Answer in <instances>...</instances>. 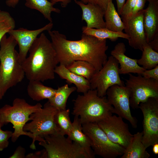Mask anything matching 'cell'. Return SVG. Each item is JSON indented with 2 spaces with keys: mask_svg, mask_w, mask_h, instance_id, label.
<instances>
[{
  "mask_svg": "<svg viewBox=\"0 0 158 158\" xmlns=\"http://www.w3.org/2000/svg\"><path fill=\"white\" fill-rule=\"evenodd\" d=\"M48 32L59 64L66 66L74 61H84L92 64L97 72L107 60V40L83 33L80 40H70L58 31Z\"/></svg>",
  "mask_w": 158,
  "mask_h": 158,
  "instance_id": "6da1fadb",
  "label": "cell"
},
{
  "mask_svg": "<svg viewBox=\"0 0 158 158\" xmlns=\"http://www.w3.org/2000/svg\"><path fill=\"white\" fill-rule=\"evenodd\" d=\"M28 53L22 62L27 79L41 82L54 79L55 69L59 63L51 42L44 33L37 38Z\"/></svg>",
  "mask_w": 158,
  "mask_h": 158,
  "instance_id": "7a4b0ae2",
  "label": "cell"
},
{
  "mask_svg": "<svg viewBox=\"0 0 158 158\" xmlns=\"http://www.w3.org/2000/svg\"><path fill=\"white\" fill-rule=\"evenodd\" d=\"M16 41L6 35L0 43V101L7 91L21 82L25 76Z\"/></svg>",
  "mask_w": 158,
  "mask_h": 158,
  "instance_id": "3957f363",
  "label": "cell"
},
{
  "mask_svg": "<svg viewBox=\"0 0 158 158\" xmlns=\"http://www.w3.org/2000/svg\"><path fill=\"white\" fill-rule=\"evenodd\" d=\"M72 114L79 118L82 124L97 123L114 113L113 107L107 97L98 96L96 90L90 89L73 100Z\"/></svg>",
  "mask_w": 158,
  "mask_h": 158,
  "instance_id": "277c9868",
  "label": "cell"
},
{
  "mask_svg": "<svg viewBox=\"0 0 158 158\" xmlns=\"http://www.w3.org/2000/svg\"><path fill=\"white\" fill-rule=\"evenodd\" d=\"M42 107L40 103L31 105L25 99L17 98L13 100L12 105L5 104L0 108L2 123L4 125L10 123L13 125L14 131L11 137L13 142H16L21 135H25L33 139V134L24 131L23 128L27 122L30 121V115Z\"/></svg>",
  "mask_w": 158,
  "mask_h": 158,
  "instance_id": "5b68a950",
  "label": "cell"
},
{
  "mask_svg": "<svg viewBox=\"0 0 158 158\" xmlns=\"http://www.w3.org/2000/svg\"><path fill=\"white\" fill-rule=\"evenodd\" d=\"M57 111L48 101L43 107L30 115L31 121L25 124L23 130L31 133L33 135L30 146L31 149H36L35 141H45L44 138L45 136L60 133L54 121V116Z\"/></svg>",
  "mask_w": 158,
  "mask_h": 158,
  "instance_id": "8992f818",
  "label": "cell"
},
{
  "mask_svg": "<svg viewBox=\"0 0 158 158\" xmlns=\"http://www.w3.org/2000/svg\"><path fill=\"white\" fill-rule=\"evenodd\" d=\"M39 144L47 153V158H89L84 150L69 138L60 133L44 137Z\"/></svg>",
  "mask_w": 158,
  "mask_h": 158,
  "instance_id": "52a82bcc",
  "label": "cell"
},
{
  "mask_svg": "<svg viewBox=\"0 0 158 158\" xmlns=\"http://www.w3.org/2000/svg\"><path fill=\"white\" fill-rule=\"evenodd\" d=\"M82 126L95 155L104 158H115L123 154L125 149L111 141L97 123H84Z\"/></svg>",
  "mask_w": 158,
  "mask_h": 158,
  "instance_id": "ba28073f",
  "label": "cell"
},
{
  "mask_svg": "<svg viewBox=\"0 0 158 158\" xmlns=\"http://www.w3.org/2000/svg\"><path fill=\"white\" fill-rule=\"evenodd\" d=\"M128 74V79L125 80V86L130 92V105L132 108H138L141 103L150 98H158V80L145 78L141 74Z\"/></svg>",
  "mask_w": 158,
  "mask_h": 158,
  "instance_id": "9c48e42d",
  "label": "cell"
},
{
  "mask_svg": "<svg viewBox=\"0 0 158 158\" xmlns=\"http://www.w3.org/2000/svg\"><path fill=\"white\" fill-rule=\"evenodd\" d=\"M119 64L112 56L108 57L102 68L96 72L89 80L90 89L96 90L98 96H106L107 89L114 85H125L119 73Z\"/></svg>",
  "mask_w": 158,
  "mask_h": 158,
  "instance_id": "30bf717a",
  "label": "cell"
},
{
  "mask_svg": "<svg viewBox=\"0 0 158 158\" xmlns=\"http://www.w3.org/2000/svg\"><path fill=\"white\" fill-rule=\"evenodd\" d=\"M138 108L143 117L142 142L147 148L158 143V98H150Z\"/></svg>",
  "mask_w": 158,
  "mask_h": 158,
  "instance_id": "8fae6325",
  "label": "cell"
},
{
  "mask_svg": "<svg viewBox=\"0 0 158 158\" xmlns=\"http://www.w3.org/2000/svg\"><path fill=\"white\" fill-rule=\"evenodd\" d=\"M130 92L125 85H114L107 90L106 95L109 103L113 107L114 113L128 121L132 127L136 128L138 121L131 114L130 105Z\"/></svg>",
  "mask_w": 158,
  "mask_h": 158,
  "instance_id": "7c38bea8",
  "label": "cell"
},
{
  "mask_svg": "<svg viewBox=\"0 0 158 158\" xmlns=\"http://www.w3.org/2000/svg\"><path fill=\"white\" fill-rule=\"evenodd\" d=\"M97 123L111 141L125 149L128 146L133 135L122 118L112 114Z\"/></svg>",
  "mask_w": 158,
  "mask_h": 158,
  "instance_id": "4fadbf2b",
  "label": "cell"
},
{
  "mask_svg": "<svg viewBox=\"0 0 158 158\" xmlns=\"http://www.w3.org/2000/svg\"><path fill=\"white\" fill-rule=\"evenodd\" d=\"M143 10L133 16H121L125 33L129 37V45L142 51L148 44L143 24Z\"/></svg>",
  "mask_w": 158,
  "mask_h": 158,
  "instance_id": "5bb4252c",
  "label": "cell"
},
{
  "mask_svg": "<svg viewBox=\"0 0 158 158\" xmlns=\"http://www.w3.org/2000/svg\"><path fill=\"white\" fill-rule=\"evenodd\" d=\"M53 23L49 22L44 26L37 30H30L23 28L13 29L8 33L16 42L19 47L18 54L21 63L25 59L29 50L38 35L45 31L51 30Z\"/></svg>",
  "mask_w": 158,
  "mask_h": 158,
  "instance_id": "9a60e30c",
  "label": "cell"
},
{
  "mask_svg": "<svg viewBox=\"0 0 158 158\" xmlns=\"http://www.w3.org/2000/svg\"><path fill=\"white\" fill-rule=\"evenodd\" d=\"M126 51L125 44L121 42L116 44L111 52V56L118 61L120 64L119 74L135 73L141 75L145 70L138 65L137 59H131L126 56L125 54Z\"/></svg>",
  "mask_w": 158,
  "mask_h": 158,
  "instance_id": "2e32d148",
  "label": "cell"
},
{
  "mask_svg": "<svg viewBox=\"0 0 158 158\" xmlns=\"http://www.w3.org/2000/svg\"><path fill=\"white\" fill-rule=\"evenodd\" d=\"M74 1L82 10V20L85 21L87 28L97 29L105 28L103 18L104 11L101 8L96 4H85L81 1Z\"/></svg>",
  "mask_w": 158,
  "mask_h": 158,
  "instance_id": "e0dca14e",
  "label": "cell"
},
{
  "mask_svg": "<svg viewBox=\"0 0 158 158\" xmlns=\"http://www.w3.org/2000/svg\"><path fill=\"white\" fill-rule=\"evenodd\" d=\"M148 6L143 10V24L147 43L158 33V0H147Z\"/></svg>",
  "mask_w": 158,
  "mask_h": 158,
  "instance_id": "ac0fdd59",
  "label": "cell"
},
{
  "mask_svg": "<svg viewBox=\"0 0 158 158\" xmlns=\"http://www.w3.org/2000/svg\"><path fill=\"white\" fill-rule=\"evenodd\" d=\"M68 137L80 146L89 158L95 157V155L91 148L90 140L83 130L82 124L78 117L74 116L72 122V129Z\"/></svg>",
  "mask_w": 158,
  "mask_h": 158,
  "instance_id": "d6986e66",
  "label": "cell"
},
{
  "mask_svg": "<svg viewBox=\"0 0 158 158\" xmlns=\"http://www.w3.org/2000/svg\"><path fill=\"white\" fill-rule=\"evenodd\" d=\"M55 73L61 78L66 80L68 83L75 85L78 92L84 93L90 89L89 80L70 71L63 65L59 64L57 66Z\"/></svg>",
  "mask_w": 158,
  "mask_h": 158,
  "instance_id": "ffe728a7",
  "label": "cell"
},
{
  "mask_svg": "<svg viewBox=\"0 0 158 158\" xmlns=\"http://www.w3.org/2000/svg\"><path fill=\"white\" fill-rule=\"evenodd\" d=\"M142 132L133 135L121 158H148L150 154L142 142Z\"/></svg>",
  "mask_w": 158,
  "mask_h": 158,
  "instance_id": "44dd1931",
  "label": "cell"
},
{
  "mask_svg": "<svg viewBox=\"0 0 158 158\" xmlns=\"http://www.w3.org/2000/svg\"><path fill=\"white\" fill-rule=\"evenodd\" d=\"M27 89L29 96L37 101L49 99L54 95L56 90V89L45 86L41 82L37 80L29 81Z\"/></svg>",
  "mask_w": 158,
  "mask_h": 158,
  "instance_id": "7402d4cb",
  "label": "cell"
},
{
  "mask_svg": "<svg viewBox=\"0 0 158 158\" xmlns=\"http://www.w3.org/2000/svg\"><path fill=\"white\" fill-rule=\"evenodd\" d=\"M119 16L112 0H109L104 15L105 28L114 32H123L124 25Z\"/></svg>",
  "mask_w": 158,
  "mask_h": 158,
  "instance_id": "603a6c76",
  "label": "cell"
},
{
  "mask_svg": "<svg viewBox=\"0 0 158 158\" xmlns=\"http://www.w3.org/2000/svg\"><path fill=\"white\" fill-rule=\"evenodd\" d=\"M76 90L75 87H69L68 84L59 87L54 95L48 99V102L58 110L66 109L68 99L70 95Z\"/></svg>",
  "mask_w": 158,
  "mask_h": 158,
  "instance_id": "cb8c5ba5",
  "label": "cell"
},
{
  "mask_svg": "<svg viewBox=\"0 0 158 158\" xmlns=\"http://www.w3.org/2000/svg\"><path fill=\"white\" fill-rule=\"evenodd\" d=\"M83 34L93 36L99 40L109 39L112 42L116 41L119 38L128 39L129 37L123 32H116L106 28L100 29L89 28L84 26L82 28Z\"/></svg>",
  "mask_w": 158,
  "mask_h": 158,
  "instance_id": "d4e9b609",
  "label": "cell"
},
{
  "mask_svg": "<svg viewBox=\"0 0 158 158\" xmlns=\"http://www.w3.org/2000/svg\"><path fill=\"white\" fill-rule=\"evenodd\" d=\"M55 4L48 0H26L25 5L32 9H35L41 13L44 18L52 23L51 13H59L60 10L54 7Z\"/></svg>",
  "mask_w": 158,
  "mask_h": 158,
  "instance_id": "484cf974",
  "label": "cell"
},
{
  "mask_svg": "<svg viewBox=\"0 0 158 158\" xmlns=\"http://www.w3.org/2000/svg\"><path fill=\"white\" fill-rule=\"evenodd\" d=\"M65 66L70 71L89 80L97 72L92 64L84 61H74Z\"/></svg>",
  "mask_w": 158,
  "mask_h": 158,
  "instance_id": "4316f807",
  "label": "cell"
},
{
  "mask_svg": "<svg viewBox=\"0 0 158 158\" xmlns=\"http://www.w3.org/2000/svg\"><path fill=\"white\" fill-rule=\"evenodd\" d=\"M141 58L137 59L138 65L145 70H150L158 65V52L152 49L148 44L143 47Z\"/></svg>",
  "mask_w": 158,
  "mask_h": 158,
  "instance_id": "83f0119b",
  "label": "cell"
},
{
  "mask_svg": "<svg viewBox=\"0 0 158 158\" xmlns=\"http://www.w3.org/2000/svg\"><path fill=\"white\" fill-rule=\"evenodd\" d=\"M70 112L68 109L58 110L54 116L55 122L60 133L68 136L70 135L72 128V122L69 116Z\"/></svg>",
  "mask_w": 158,
  "mask_h": 158,
  "instance_id": "f1b7e54d",
  "label": "cell"
},
{
  "mask_svg": "<svg viewBox=\"0 0 158 158\" xmlns=\"http://www.w3.org/2000/svg\"><path fill=\"white\" fill-rule=\"evenodd\" d=\"M15 26V21L9 13L1 11L0 12V43L4 35L14 29Z\"/></svg>",
  "mask_w": 158,
  "mask_h": 158,
  "instance_id": "f546056e",
  "label": "cell"
},
{
  "mask_svg": "<svg viewBox=\"0 0 158 158\" xmlns=\"http://www.w3.org/2000/svg\"><path fill=\"white\" fill-rule=\"evenodd\" d=\"M13 132L11 131L3 130L0 128V151L8 147V140L11 137Z\"/></svg>",
  "mask_w": 158,
  "mask_h": 158,
  "instance_id": "4dcf8cb0",
  "label": "cell"
},
{
  "mask_svg": "<svg viewBox=\"0 0 158 158\" xmlns=\"http://www.w3.org/2000/svg\"><path fill=\"white\" fill-rule=\"evenodd\" d=\"M137 0H127L124 5L120 15L121 16H126L128 15L134 8Z\"/></svg>",
  "mask_w": 158,
  "mask_h": 158,
  "instance_id": "1f68e13d",
  "label": "cell"
},
{
  "mask_svg": "<svg viewBox=\"0 0 158 158\" xmlns=\"http://www.w3.org/2000/svg\"><path fill=\"white\" fill-rule=\"evenodd\" d=\"M147 78H153L158 80V65L150 70H145L141 74Z\"/></svg>",
  "mask_w": 158,
  "mask_h": 158,
  "instance_id": "d6a6232c",
  "label": "cell"
},
{
  "mask_svg": "<svg viewBox=\"0 0 158 158\" xmlns=\"http://www.w3.org/2000/svg\"><path fill=\"white\" fill-rule=\"evenodd\" d=\"M109 0H81L84 3H91L97 5L105 11L107 6Z\"/></svg>",
  "mask_w": 158,
  "mask_h": 158,
  "instance_id": "836d02e7",
  "label": "cell"
},
{
  "mask_svg": "<svg viewBox=\"0 0 158 158\" xmlns=\"http://www.w3.org/2000/svg\"><path fill=\"white\" fill-rule=\"evenodd\" d=\"M147 0H137L136 4L130 14L127 16H133L144 9Z\"/></svg>",
  "mask_w": 158,
  "mask_h": 158,
  "instance_id": "e575fe53",
  "label": "cell"
},
{
  "mask_svg": "<svg viewBox=\"0 0 158 158\" xmlns=\"http://www.w3.org/2000/svg\"><path fill=\"white\" fill-rule=\"evenodd\" d=\"M25 150L21 146H18L16 149L13 154L9 158H25Z\"/></svg>",
  "mask_w": 158,
  "mask_h": 158,
  "instance_id": "d590c367",
  "label": "cell"
},
{
  "mask_svg": "<svg viewBox=\"0 0 158 158\" xmlns=\"http://www.w3.org/2000/svg\"><path fill=\"white\" fill-rule=\"evenodd\" d=\"M26 158H47V153L44 149L34 153H30L26 156Z\"/></svg>",
  "mask_w": 158,
  "mask_h": 158,
  "instance_id": "8d00e7d4",
  "label": "cell"
},
{
  "mask_svg": "<svg viewBox=\"0 0 158 158\" xmlns=\"http://www.w3.org/2000/svg\"><path fill=\"white\" fill-rule=\"evenodd\" d=\"M148 44L154 50L158 52V33L156 34L153 39L148 43Z\"/></svg>",
  "mask_w": 158,
  "mask_h": 158,
  "instance_id": "74e56055",
  "label": "cell"
},
{
  "mask_svg": "<svg viewBox=\"0 0 158 158\" xmlns=\"http://www.w3.org/2000/svg\"><path fill=\"white\" fill-rule=\"evenodd\" d=\"M126 0H116L117 9V11L119 15L122 8L125 3Z\"/></svg>",
  "mask_w": 158,
  "mask_h": 158,
  "instance_id": "f35d334b",
  "label": "cell"
},
{
  "mask_svg": "<svg viewBox=\"0 0 158 158\" xmlns=\"http://www.w3.org/2000/svg\"><path fill=\"white\" fill-rule=\"evenodd\" d=\"M71 1V0H51L50 1L54 4L57 2H61V6L65 7L67 6Z\"/></svg>",
  "mask_w": 158,
  "mask_h": 158,
  "instance_id": "ab89813d",
  "label": "cell"
},
{
  "mask_svg": "<svg viewBox=\"0 0 158 158\" xmlns=\"http://www.w3.org/2000/svg\"><path fill=\"white\" fill-rule=\"evenodd\" d=\"M19 0H6V4L8 6L14 7L18 3Z\"/></svg>",
  "mask_w": 158,
  "mask_h": 158,
  "instance_id": "60d3db41",
  "label": "cell"
},
{
  "mask_svg": "<svg viewBox=\"0 0 158 158\" xmlns=\"http://www.w3.org/2000/svg\"><path fill=\"white\" fill-rule=\"evenodd\" d=\"M152 151L155 154H158V143L154 144L152 146Z\"/></svg>",
  "mask_w": 158,
  "mask_h": 158,
  "instance_id": "b9f144b4",
  "label": "cell"
},
{
  "mask_svg": "<svg viewBox=\"0 0 158 158\" xmlns=\"http://www.w3.org/2000/svg\"><path fill=\"white\" fill-rule=\"evenodd\" d=\"M4 125V124L2 123L1 120V114L0 111V128Z\"/></svg>",
  "mask_w": 158,
  "mask_h": 158,
  "instance_id": "7bdbcfd3",
  "label": "cell"
},
{
  "mask_svg": "<svg viewBox=\"0 0 158 158\" xmlns=\"http://www.w3.org/2000/svg\"><path fill=\"white\" fill-rule=\"evenodd\" d=\"M1 11V10L0 9V12Z\"/></svg>",
  "mask_w": 158,
  "mask_h": 158,
  "instance_id": "ee69618b",
  "label": "cell"
}]
</instances>
